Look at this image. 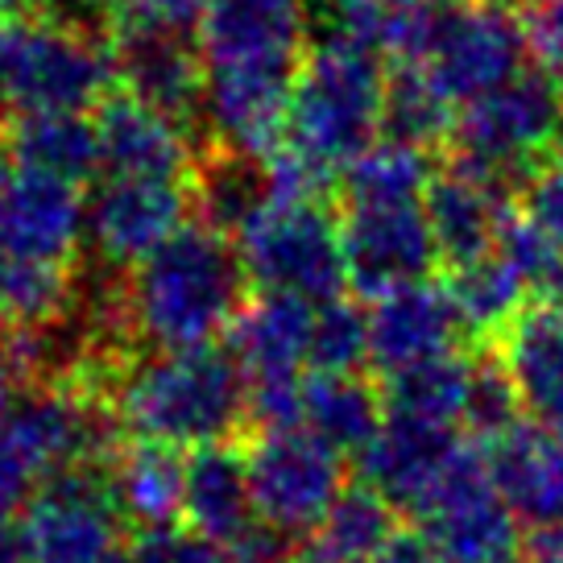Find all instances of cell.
Wrapping results in <instances>:
<instances>
[{"mask_svg":"<svg viewBox=\"0 0 563 563\" xmlns=\"http://www.w3.org/2000/svg\"><path fill=\"white\" fill-rule=\"evenodd\" d=\"M563 121V91L543 70H522L518 79L481 96L456 117V162L481 175L506 178L527 170L543 150L555 145Z\"/></svg>","mask_w":563,"mask_h":563,"instance_id":"9c48e42d","label":"cell"},{"mask_svg":"<svg viewBox=\"0 0 563 563\" xmlns=\"http://www.w3.org/2000/svg\"><path fill=\"white\" fill-rule=\"evenodd\" d=\"M382 129L389 133V141L427 150V145L448 137L456 129V121H452V104L440 96V88L422 70L402 67L398 75H389Z\"/></svg>","mask_w":563,"mask_h":563,"instance_id":"1f68e13d","label":"cell"},{"mask_svg":"<svg viewBox=\"0 0 563 563\" xmlns=\"http://www.w3.org/2000/svg\"><path fill=\"white\" fill-rule=\"evenodd\" d=\"M506 4H518V0H506ZM534 4H539V0H534Z\"/></svg>","mask_w":563,"mask_h":563,"instance_id":"f5cc1de1","label":"cell"},{"mask_svg":"<svg viewBox=\"0 0 563 563\" xmlns=\"http://www.w3.org/2000/svg\"><path fill=\"white\" fill-rule=\"evenodd\" d=\"M431 183L427 150L402 145V141H377L365 158L344 175V195L349 203L365 199H422Z\"/></svg>","mask_w":563,"mask_h":563,"instance_id":"d6a6232c","label":"cell"},{"mask_svg":"<svg viewBox=\"0 0 563 563\" xmlns=\"http://www.w3.org/2000/svg\"><path fill=\"white\" fill-rule=\"evenodd\" d=\"M489 473L530 539H563V435L518 422L485 448Z\"/></svg>","mask_w":563,"mask_h":563,"instance_id":"2e32d148","label":"cell"},{"mask_svg":"<svg viewBox=\"0 0 563 563\" xmlns=\"http://www.w3.org/2000/svg\"><path fill=\"white\" fill-rule=\"evenodd\" d=\"M211 0H88V9L104 13L121 34L158 30V34H191L208 13Z\"/></svg>","mask_w":563,"mask_h":563,"instance_id":"d590c367","label":"cell"},{"mask_svg":"<svg viewBox=\"0 0 563 563\" xmlns=\"http://www.w3.org/2000/svg\"><path fill=\"white\" fill-rule=\"evenodd\" d=\"M394 534V506L369 485H352L307 534L302 563H373Z\"/></svg>","mask_w":563,"mask_h":563,"instance_id":"4316f807","label":"cell"},{"mask_svg":"<svg viewBox=\"0 0 563 563\" xmlns=\"http://www.w3.org/2000/svg\"><path fill=\"white\" fill-rule=\"evenodd\" d=\"M501 369L534 427L563 435V311L527 307L501 335Z\"/></svg>","mask_w":563,"mask_h":563,"instance_id":"7402d4cb","label":"cell"},{"mask_svg":"<svg viewBox=\"0 0 563 563\" xmlns=\"http://www.w3.org/2000/svg\"><path fill=\"white\" fill-rule=\"evenodd\" d=\"M0 563H25L18 527H0Z\"/></svg>","mask_w":563,"mask_h":563,"instance_id":"bcb514c9","label":"cell"},{"mask_svg":"<svg viewBox=\"0 0 563 563\" xmlns=\"http://www.w3.org/2000/svg\"><path fill=\"white\" fill-rule=\"evenodd\" d=\"M100 563H133V560H129L124 551H112V555H104V560H100Z\"/></svg>","mask_w":563,"mask_h":563,"instance_id":"f907efd6","label":"cell"},{"mask_svg":"<svg viewBox=\"0 0 563 563\" xmlns=\"http://www.w3.org/2000/svg\"><path fill=\"white\" fill-rule=\"evenodd\" d=\"M9 158L18 170L63 183H84L100 170L96 121L84 112H34L9 124Z\"/></svg>","mask_w":563,"mask_h":563,"instance_id":"d4e9b609","label":"cell"},{"mask_svg":"<svg viewBox=\"0 0 563 563\" xmlns=\"http://www.w3.org/2000/svg\"><path fill=\"white\" fill-rule=\"evenodd\" d=\"M373 563H440V560H435V551L427 547L422 534H406V530H398V534L382 547V555H377Z\"/></svg>","mask_w":563,"mask_h":563,"instance_id":"b9f144b4","label":"cell"},{"mask_svg":"<svg viewBox=\"0 0 563 563\" xmlns=\"http://www.w3.org/2000/svg\"><path fill=\"white\" fill-rule=\"evenodd\" d=\"M245 269L229 236L203 220L150 253L121 290V319L154 352L216 349L245 307Z\"/></svg>","mask_w":563,"mask_h":563,"instance_id":"7a4b0ae2","label":"cell"},{"mask_svg":"<svg viewBox=\"0 0 563 563\" xmlns=\"http://www.w3.org/2000/svg\"><path fill=\"white\" fill-rule=\"evenodd\" d=\"M448 295H452V307H456L464 332L506 335V328L527 311L530 286L518 278V269L493 249L485 257H476V262L452 269Z\"/></svg>","mask_w":563,"mask_h":563,"instance_id":"f1b7e54d","label":"cell"},{"mask_svg":"<svg viewBox=\"0 0 563 563\" xmlns=\"http://www.w3.org/2000/svg\"><path fill=\"white\" fill-rule=\"evenodd\" d=\"M555 150H560V158H563V121H560V137H555Z\"/></svg>","mask_w":563,"mask_h":563,"instance_id":"816d5d0a","label":"cell"},{"mask_svg":"<svg viewBox=\"0 0 563 563\" xmlns=\"http://www.w3.org/2000/svg\"><path fill=\"white\" fill-rule=\"evenodd\" d=\"M112 63L124 96L158 108L175 121H191L195 112H203V54L187 34H121L112 42Z\"/></svg>","mask_w":563,"mask_h":563,"instance_id":"ac0fdd59","label":"cell"},{"mask_svg":"<svg viewBox=\"0 0 563 563\" xmlns=\"http://www.w3.org/2000/svg\"><path fill=\"white\" fill-rule=\"evenodd\" d=\"M311 323H316V302L290 295H257L232 319L229 356L245 373L249 386L299 382L311 356Z\"/></svg>","mask_w":563,"mask_h":563,"instance_id":"ffe728a7","label":"cell"},{"mask_svg":"<svg viewBox=\"0 0 563 563\" xmlns=\"http://www.w3.org/2000/svg\"><path fill=\"white\" fill-rule=\"evenodd\" d=\"M117 84L112 46L63 18H30L0 30V91L18 117L84 112Z\"/></svg>","mask_w":563,"mask_h":563,"instance_id":"8992f818","label":"cell"},{"mask_svg":"<svg viewBox=\"0 0 563 563\" xmlns=\"http://www.w3.org/2000/svg\"><path fill=\"white\" fill-rule=\"evenodd\" d=\"M543 302H547V307H560V311H563V257L555 262V269L547 274V282H543Z\"/></svg>","mask_w":563,"mask_h":563,"instance_id":"7dc6e473","label":"cell"},{"mask_svg":"<svg viewBox=\"0 0 563 563\" xmlns=\"http://www.w3.org/2000/svg\"><path fill=\"white\" fill-rule=\"evenodd\" d=\"M0 323H9V311H4V253H0Z\"/></svg>","mask_w":563,"mask_h":563,"instance_id":"681fc988","label":"cell"},{"mask_svg":"<svg viewBox=\"0 0 563 563\" xmlns=\"http://www.w3.org/2000/svg\"><path fill=\"white\" fill-rule=\"evenodd\" d=\"M522 216L563 253V158L543 162L522 187Z\"/></svg>","mask_w":563,"mask_h":563,"instance_id":"f35d334b","label":"cell"},{"mask_svg":"<svg viewBox=\"0 0 563 563\" xmlns=\"http://www.w3.org/2000/svg\"><path fill=\"white\" fill-rule=\"evenodd\" d=\"M187 178L104 175L88 199V241L112 269H133L191 224Z\"/></svg>","mask_w":563,"mask_h":563,"instance_id":"4fadbf2b","label":"cell"},{"mask_svg":"<svg viewBox=\"0 0 563 563\" xmlns=\"http://www.w3.org/2000/svg\"><path fill=\"white\" fill-rule=\"evenodd\" d=\"M112 419L137 443L199 452L249 419V382L229 352H150L112 377Z\"/></svg>","mask_w":563,"mask_h":563,"instance_id":"3957f363","label":"cell"},{"mask_svg":"<svg viewBox=\"0 0 563 563\" xmlns=\"http://www.w3.org/2000/svg\"><path fill=\"white\" fill-rule=\"evenodd\" d=\"M133 563H236L229 547L211 543L191 527L137 530V543L129 551Z\"/></svg>","mask_w":563,"mask_h":563,"instance_id":"8d00e7d4","label":"cell"},{"mask_svg":"<svg viewBox=\"0 0 563 563\" xmlns=\"http://www.w3.org/2000/svg\"><path fill=\"white\" fill-rule=\"evenodd\" d=\"M88 236V203L75 183L30 175L13 166V183L0 211V253L13 262L70 265Z\"/></svg>","mask_w":563,"mask_h":563,"instance_id":"9a60e30c","label":"cell"},{"mask_svg":"<svg viewBox=\"0 0 563 563\" xmlns=\"http://www.w3.org/2000/svg\"><path fill=\"white\" fill-rule=\"evenodd\" d=\"M435 4L440 0H332L328 13H332L335 37L356 42L382 58L410 63Z\"/></svg>","mask_w":563,"mask_h":563,"instance_id":"f546056e","label":"cell"},{"mask_svg":"<svg viewBox=\"0 0 563 563\" xmlns=\"http://www.w3.org/2000/svg\"><path fill=\"white\" fill-rule=\"evenodd\" d=\"M389 75L382 54L344 37L307 51L278 154L265 162L269 195H316L344 178L382 133Z\"/></svg>","mask_w":563,"mask_h":563,"instance_id":"6da1fadb","label":"cell"},{"mask_svg":"<svg viewBox=\"0 0 563 563\" xmlns=\"http://www.w3.org/2000/svg\"><path fill=\"white\" fill-rule=\"evenodd\" d=\"M9 183H13V166L0 158V211H4V195H9Z\"/></svg>","mask_w":563,"mask_h":563,"instance_id":"c3c4849f","label":"cell"},{"mask_svg":"<svg viewBox=\"0 0 563 563\" xmlns=\"http://www.w3.org/2000/svg\"><path fill=\"white\" fill-rule=\"evenodd\" d=\"M473 365L464 356H443L419 369H406L398 377H386V415L427 427L456 431L468 415V394H473Z\"/></svg>","mask_w":563,"mask_h":563,"instance_id":"83f0119b","label":"cell"},{"mask_svg":"<svg viewBox=\"0 0 563 563\" xmlns=\"http://www.w3.org/2000/svg\"><path fill=\"white\" fill-rule=\"evenodd\" d=\"M518 422H522V406H518V394H514L510 377L501 369V361H497V365H493V361H476L464 427L489 448L493 440L510 435Z\"/></svg>","mask_w":563,"mask_h":563,"instance_id":"e575fe53","label":"cell"},{"mask_svg":"<svg viewBox=\"0 0 563 563\" xmlns=\"http://www.w3.org/2000/svg\"><path fill=\"white\" fill-rule=\"evenodd\" d=\"M344 274L365 299H382L402 286L427 282L440 262V245L422 199H365L349 203L340 220Z\"/></svg>","mask_w":563,"mask_h":563,"instance_id":"30bf717a","label":"cell"},{"mask_svg":"<svg viewBox=\"0 0 563 563\" xmlns=\"http://www.w3.org/2000/svg\"><path fill=\"white\" fill-rule=\"evenodd\" d=\"M527 30L530 51L539 54V63H543V75L563 91V0H539Z\"/></svg>","mask_w":563,"mask_h":563,"instance_id":"60d3db41","label":"cell"},{"mask_svg":"<svg viewBox=\"0 0 563 563\" xmlns=\"http://www.w3.org/2000/svg\"><path fill=\"white\" fill-rule=\"evenodd\" d=\"M232 245L262 295H290L319 307L349 286L340 220L316 195H269Z\"/></svg>","mask_w":563,"mask_h":563,"instance_id":"277c9868","label":"cell"},{"mask_svg":"<svg viewBox=\"0 0 563 563\" xmlns=\"http://www.w3.org/2000/svg\"><path fill=\"white\" fill-rule=\"evenodd\" d=\"M253 510L278 539L311 534L335 506L344 485V456L302 427L257 431L245 452Z\"/></svg>","mask_w":563,"mask_h":563,"instance_id":"ba28073f","label":"cell"},{"mask_svg":"<svg viewBox=\"0 0 563 563\" xmlns=\"http://www.w3.org/2000/svg\"><path fill=\"white\" fill-rule=\"evenodd\" d=\"M530 58V30L506 0H440L402 67L422 70L452 108L518 79Z\"/></svg>","mask_w":563,"mask_h":563,"instance_id":"5b68a950","label":"cell"},{"mask_svg":"<svg viewBox=\"0 0 563 563\" xmlns=\"http://www.w3.org/2000/svg\"><path fill=\"white\" fill-rule=\"evenodd\" d=\"M386 406L377 402L361 377H328V373H311L302 382V406L299 427L323 440L340 456H361L382 431Z\"/></svg>","mask_w":563,"mask_h":563,"instance_id":"484cf974","label":"cell"},{"mask_svg":"<svg viewBox=\"0 0 563 563\" xmlns=\"http://www.w3.org/2000/svg\"><path fill=\"white\" fill-rule=\"evenodd\" d=\"M493 249H497V253L518 269V278L527 282L530 290H543L547 274H551L555 262L563 257L560 249L551 245V241L530 224L522 211H514L510 220H506V229H501V236H497V245Z\"/></svg>","mask_w":563,"mask_h":563,"instance_id":"74e56055","label":"cell"},{"mask_svg":"<svg viewBox=\"0 0 563 563\" xmlns=\"http://www.w3.org/2000/svg\"><path fill=\"white\" fill-rule=\"evenodd\" d=\"M117 514L137 530L175 527L183 518V476L187 460L158 443H129L104 468Z\"/></svg>","mask_w":563,"mask_h":563,"instance_id":"cb8c5ba5","label":"cell"},{"mask_svg":"<svg viewBox=\"0 0 563 563\" xmlns=\"http://www.w3.org/2000/svg\"><path fill=\"white\" fill-rule=\"evenodd\" d=\"M307 365L328 377H356L361 365H369V316L361 307H352L344 295L319 302Z\"/></svg>","mask_w":563,"mask_h":563,"instance_id":"836d02e7","label":"cell"},{"mask_svg":"<svg viewBox=\"0 0 563 563\" xmlns=\"http://www.w3.org/2000/svg\"><path fill=\"white\" fill-rule=\"evenodd\" d=\"M269 199V178L265 166L241 154H211L203 170L195 178V208L203 216V224L216 229L220 236H236L253 220V211Z\"/></svg>","mask_w":563,"mask_h":563,"instance_id":"4dcf8cb0","label":"cell"},{"mask_svg":"<svg viewBox=\"0 0 563 563\" xmlns=\"http://www.w3.org/2000/svg\"><path fill=\"white\" fill-rule=\"evenodd\" d=\"M302 0H211L199 21V54L208 75L299 79L307 63Z\"/></svg>","mask_w":563,"mask_h":563,"instance_id":"8fae6325","label":"cell"},{"mask_svg":"<svg viewBox=\"0 0 563 563\" xmlns=\"http://www.w3.org/2000/svg\"><path fill=\"white\" fill-rule=\"evenodd\" d=\"M460 448L464 443L456 440V431L386 415L382 431L361 452V473H365V485L382 493L389 506H402L415 514L422 497L452 468Z\"/></svg>","mask_w":563,"mask_h":563,"instance_id":"d6986e66","label":"cell"},{"mask_svg":"<svg viewBox=\"0 0 563 563\" xmlns=\"http://www.w3.org/2000/svg\"><path fill=\"white\" fill-rule=\"evenodd\" d=\"M183 522L220 547H241L262 527L253 510V489H249L245 456L232 452L229 443L199 448L187 456L183 476Z\"/></svg>","mask_w":563,"mask_h":563,"instance_id":"603a6c76","label":"cell"},{"mask_svg":"<svg viewBox=\"0 0 563 563\" xmlns=\"http://www.w3.org/2000/svg\"><path fill=\"white\" fill-rule=\"evenodd\" d=\"M18 369H13V361H9V352H0V419L13 410L18 402Z\"/></svg>","mask_w":563,"mask_h":563,"instance_id":"ee69618b","label":"cell"},{"mask_svg":"<svg viewBox=\"0 0 563 563\" xmlns=\"http://www.w3.org/2000/svg\"><path fill=\"white\" fill-rule=\"evenodd\" d=\"M63 4H88V0H0V13H13V18H46L51 9Z\"/></svg>","mask_w":563,"mask_h":563,"instance_id":"7bdbcfd3","label":"cell"},{"mask_svg":"<svg viewBox=\"0 0 563 563\" xmlns=\"http://www.w3.org/2000/svg\"><path fill=\"white\" fill-rule=\"evenodd\" d=\"M37 485H42V476L25 460V452L4 431V419H0V527H13V518H21V510L30 506Z\"/></svg>","mask_w":563,"mask_h":563,"instance_id":"ab89813d","label":"cell"},{"mask_svg":"<svg viewBox=\"0 0 563 563\" xmlns=\"http://www.w3.org/2000/svg\"><path fill=\"white\" fill-rule=\"evenodd\" d=\"M422 208H427V220L435 232L440 257L452 262V269L493 253L506 220L514 216L510 199H506V183L481 175L464 162H452L443 175H431Z\"/></svg>","mask_w":563,"mask_h":563,"instance_id":"e0dca14e","label":"cell"},{"mask_svg":"<svg viewBox=\"0 0 563 563\" xmlns=\"http://www.w3.org/2000/svg\"><path fill=\"white\" fill-rule=\"evenodd\" d=\"M96 137H100V170L104 175L187 178L191 137H187L183 121L141 104L124 91L108 96L100 104Z\"/></svg>","mask_w":563,"mask_h":563,"instance_id":"44dd1931","label":"cell"},{"mask_svg":"<svg viewBox=\"0 0 563 563\" xmlns=\"http://www.w3.org/2000/svg\"><path fill=\"white\" fill-rule=\"evenodd\" d=\"M522 563H563V539H530Z\"/></svg>","mask_w":563,"mask_h":563,"instance_id":"f6af8a7d","label":"cell"},{"mask_svg":"<svg viewBox=\"0 0 563 563\" xmlns=\"http://www.w3.org/2000/svg\"><path fill=\"white\" fill-rule=\"evenodd\" d=\"M464 335L452 307L448 286L415 282L394 295L373 299L369 311V365L386 377L419 369L443 356H456V340Z\"/></svg>","mask_w":563,"mask_h":563,"instance_id":"5bb4252c","label":"cell"},{"mask_svg":"<svg viewBox=\"0 0 563 563\" xmlns=\"http://www.w3.org/2000/svg\"><path fill=\"white\" fill-rule=\"evenodd\" d=\"M117 522L104 468L51 476L18 518L25 563H100L117 551Z\"/></svg>","mask_w":563,"mask_h":563,"instance_id":"7c38bea8","label":"cell"},{"mask_svg":"<svg viewBox=\"0 0 563 563\" xmlns=\"http://www.w3.org/2000/svg\"><path fill=\"white\" fill-rule=\"evenodd\" d=\"M440 563H522L527 530L506 506L485 448L464 443L443 481L410 514Z\"/></svg>","mask_w":563,"mask_h":563,"instance_id":"52a82bcc","label":"cell"}]
</instances>
